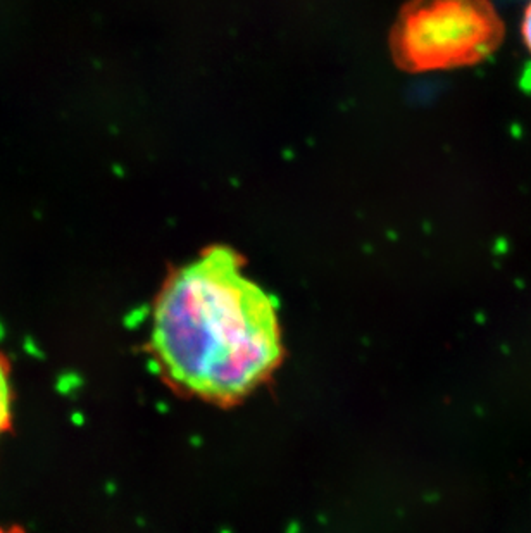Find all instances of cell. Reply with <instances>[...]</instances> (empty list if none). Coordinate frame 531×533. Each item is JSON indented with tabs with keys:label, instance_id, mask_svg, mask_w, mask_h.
Masks as SVG:
<instances>
[{
	"label": "cell",
	"instance_id": "1",
	"mask_svg": "<svg viewBox=\"0 0 531 533\" xmlns=\"http://www.w3.org/2000/svg\"><path fill=\"white\" fill-rule=\"evenodd\" d=\"M150 351L179 394L237 404L283 361L274 300L242 273L233 250L209 248L157 295Z\"/></svg>",
	"mask_w": 531,
	"mask_h": 533
},
{
	"label": "cell",
	"instance_id": "5",
	"mask_svg": "<svg viewBox=\"0 0 531 533\" xmlns=\"http://www.w3.org/2000/svg\"><path fill=\"white\" fill-rule=\"evenodd\" d=\"M0 533H24V530L21 526H9V528L0 526Z\"/></svg>",
	"mask_w": 531,
	"mask_h": 533
},
{
	"label": "cell",
	"instance_id": "4",
	"mask_svg": "<svg viewBox=\"0 0 531 533\" xmlns=\"http://www.w3.org/2000/svg\"><path fill=\"white\" fill-rule=\"evenodd\" d=\"M523 33H524V40H526L528 48L531 50V4L526 11V16H524V22H523Z\"/></svg>",
	"mask_w": 531,
	"mask_h": 533
},
{
	"label": "cell",
	"instance_id": "2",
	"mask_svg": "<svg viewBox=\"0 0 531 533\" xmlns=\"http://www.w3.org/2000/svg\"><path fill=\"white\" fill-rule=\"evenodd\" d=\"M502 40V21L488 0H411L392 31V52L407 71L467 66Z\"/></svg>",
	"mask_w": 531,
	"mask_h": 533
},
{
	"label": "cell",
	"instance_id": "3",
	"mask_svg": "<svg viewBox=\"0 0 531 533\" xmlns=\"http://www.w3.org/2000/svg\"><path fill=\"white\" fill-rule=\"evenodd\" d=\"M12 400L11 364L7 355L0 352V438L12 430Z\"/></svg>",
	"mask_w": 531,
	"mask_h": 533
}]
</instances>
